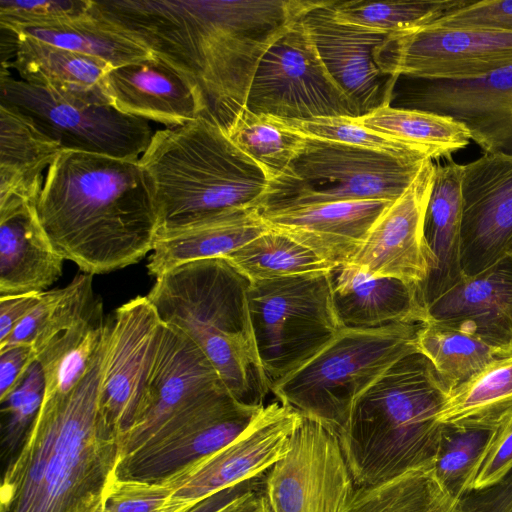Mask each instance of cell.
<instances>
[{"instance_id":"cell-1","label":"cell","mask_w":512,"mask_h":512,"mask_svg":"<svg viewBox=\"0 0 512 512\" xmlns=\"http://www.w3.org/2000/svg\"><path fill=\"white\" fill-rule=\"evenodd\" d=\"M311 0H104L90 12L176 70L202 115L225 131L245 108L258 63Z\"/></svg>"},{"instance_id":"cell-2","label":"cell","mask_w":512,"mask_h":512,"mask_svg":"<svg viewBox=\"0 0 512 512\" xmlns=\"http://www.w3.org/2000/svg\"><path fill=\"white\" fill-rule=\"evenodd\" d=\"M36 208L56 250L91 275L137 263L158 232L139 160L62 150L46 172Z\"/></svg>"},{"instance_id":"cell-3","label":"cell","mask_w":512,"mask_h":512,"mask_svg":"<svg viewBox=\"0 0 512 512\" xmlns=\"http://www.w3.org/2000/svg\"><path fill=\"white\" fill-rule=\"evenodd\" d=\"M102 347L71 390L44 395L3 475L0 512H94L105 502L121 435L99 409Z\"/></svg>"},{"instance_id":"cell-4","label":"cell","mask_w":512,"mask_h":512,"mask_svg":"<svg viewBox=\"0 0 512 512\" xmlns=\"http://www.w3.org/2000/svg\"><path fill=\"white\" fill-rule=\"evenodd\" d=\"M449 389L419 351L394 363L355 402L339 436L356 486L432 470Z\"/></svg>"},{"instance_id":"cell-5","label":"cell","mask_w":512,"mask_h":512,"mask_svg":"<svg viewBox=\"0 0 512 512\" xmlns=\"http://www.w3.org/2000/svg\"><path fill=\"white\" fill-rule=\"evenodd\" d=\"M250 283L225 258L216 257L163 273L146 297L164 324L201 349L236 400L263 405L271 387L250 319Z\"/></svg>"},{"instance_id":"cell-6","label":"cell","mask_w":512,"mask_h":512,"mask_svg":"<svg viewBox=\"0 0 512 512\" xmlns=\"http://www.w3.org/2000/svg\"><path fill=\"white\" fill-rule=\"evenodd\" d=\"M139 164L153 194L158 230L259 207L269 187L260 166L203 116L156 131Z\"/></svg>"},{"instance_id":"cell-7","label":"cell","mask_w":512,"mask_h":512,"mask_svg":"<svg viewBox=\"0 0 512 512\" xmlns=\"http://www.w3.org/2000/svg\"><path fill=\"white\" fill-rule=\"evenodd\" d=\"M420 325L343 329L271 391L279 402L322 423L339 437L356 400L399 359L418 351Z\"/></svg>"},{"instance_id":"cell-8","label":"cell","mask_w":512,"mask_h":512,"mask_svg":"<svg viewBox=\"0 0 512 512\" xmlns=\"http://www.w3.org/2000/svg\"><path fill=\"white\" fill-rule=\"evenodd\" d=\"M330 271L250 283V319L271 388L314 358L344 329L334 308Z\"/></svg>"},{"instance_id":"cell-9","label":"cell","mask_w":512,"mask_h":512,"mask_svg":"<svg viewBox=\"0 0 512 512\" xmlns=\"http://www.w3.org/2000/svg\"><path fill=\"white\" fill-rule=\"evenodd\" d=\"M427 160L308 137L304 151L269 183L259 209L333 201L394 202Z\"/></svg>"},{"instance_id":"cell-10","label":"cell","mask_w":512,"mask_h":512,"mask_svg":"<svg viewBox=\"0 0 512 512\" xmlns=\"http://www.w3.org/2000/svg\"><path fill=\"white\" fill-rule=\"evenodd\" d=\"M263 408L239 402L230 393L201 402L119 458L113 480L165 485L234 441Z\"/></svg>"},{"instance_id":"cell-11","label":"cell","mask_w":512,"mask_h":512,"mask_svg":"<svg viewBox=\"0 0 512 512\" xmlns=\"http://www.w3.org/2000/svg\"><path fill=\"white\" fill-rule=\"evenodd\" d=\"M0 105L27 117L63 150L138 161L153 137L147 120L111 105L80 104L52 96L44 89L0 70Z\"/></svg>"},{"instance_id":"cell-12","label":"cell","mask_w":512,"mask_h":512,"mask_svg":"<svg viewBox=\"0 0 512 512\" xmlns=\"http://www.w3.org/2000/svg\"><path fill=\"white\" fill-rule=\"evenodd\" d=\"M303 17V16H302ZM302 17L266 50L254 73L245 108L281 119L358 114L325 69Z\"/></svg>"},{"instance_id":"cell-13","label":"cell","mask_w":512,"mask_h":512,"mask_svg":"<svg viewBox=\"0 0 512 512\" xmlns=\"http://www.w3.org/2000/svg\"><path fill=\"white\" fill-rule=\"evenodd\" d=\"M374 61L396 77L472 80L512 67V32L429 23L389 34Z\"/></svg>"},{"instance_id":"cell-14","label":"cell","mask_w":512,"mask_h":512,"mask_svg":"<svg viewBox=\"0 0 512 512\" xmlns=\"http://www.w3.org/2000/svg\"><path fill=\"white\" fill-rule=\"evenodd\" d=\"M164 323L146 296L106 319L99 382V409L121 438L143 414Z\"/></svg>"},{"instance_id":"cell-15","label":"cell","mask_w":512,"mask_h":512,"mask_svg":"<svg viewBox=\"0 0 512 512\" xmlns=\"http://www.w3.org/2000/svg\"><path fill=\"white\" fill-rule=\"evenodd\" d=\"M354 488L338 435L304 416L263 481L271 512H340Z\"/></svg>"},{"instance_id":"cell-16","label":"cell","mask_w":512,"mask_h":512,"mask_svg":"<svg viewBox=\"0 0 512 512\" xmlns=\"http://www.w3.org/2000/svg\"><path fill=\"white\" fill-rule=\"evenodd\" d=\"M389 106L451 118L484 153L512 156V67L464 81L397 76Z\"/></svg>"},{"instance_id":"cell-17","label":"cell","mask_w":512,"mask_h":512,"mask_svg":"<svg viewBox=\"0 0 512 512\" xmlns=\"http://www.w3.org/2000/svg\"><path fill=\"white\" fill-rule=\"evenodd\" d=\"M301 420L281 402L264 406L234 441L165 484L171 494L160 512H186L214 493L264 474L285 454Z\"/></svg>"},{"instance_id":"cell-18","label":"cell","mask_w":512,"mask_h":512,"mask_svg":"<svg viewBox=\"0 0 512 512\" xmlns=\"http://www.w3.org/2000/svg\"><path fill=\"white\" fill-rule=\"evenodd\" d=\"M460 265L463 278L512 250V156L484 153L463 165Z\"/></svg>"},{"instance_id":"cell-19","label":"cell","mask_w":512,"mask_h":512,"mask_svg":"<svg viewBox=\"0 0 512 512\" xmlns=\"http://www.w3.org/2000/svg\"><path fill=\"white\" fill-rule=\"evenodd\" d=\"M333 1L320 0L302 20L329 76L362 117L390 103L396 76L374 61L389 34L339 21Z\"/></svg>"},{"instance_id":"cell-20","label":"cell","mask_w":512,"mask_h":512,"mask_svg":"<svg viewBox=\"0 0 512 512\" xmlns=\"http://www.w3.org/2000/svg\"><path fill=\"white\" fill-rule=\"evenodd\" d=\"M230 393L217 371L187 336L163 325L147 406L121 438L120 458L135 451L183 411Z\"/></svg>"},{"instance_id":"cell-21","label":"cell","mask_w":512,"mask_h":512,"mask_svg":"<svg viewBox=\"0 0 512 512\" xmlns=\"http://www.w3.org/2000/svg\"><path fill=\"white\" fill-rule=\"evenodd\" d=\"M434 171L435 162L427 160L407 190L375 222L350 264L420 289L430 270L423 226Z\"/></svg>"},{"instance_id":"cell-22","label":"cell","mask_w":512,"mask_h":512,"mask_svg":"<svg viewBox=\"0 0 512 512\" xmlns=\"http://www.w3.org/2000/svg\"><path fill=\"white\" fill-rule=\"evenodd\" d=\"M391 203L333 201L259 210L271 230L288 236L336 267L352 262Z\"/></svg>"},{"instance_id":"cell-23","label":"cell","mask_w":512,"mask_h":512,"mask_svg":"<svg viewBox=\"0 0 512 512\" xmlns=\"http://www.w3.org/2000/svg\"><path fill=\"white\" fill-rule=\"evenodd\" d=\"M469 333L504 356L512 354V253L463 278L427 308V321Z\"/></svg>"},{"instance_id":"cell-24","label":"cell","mask_w":512,"mask_h":512,"mask_svg":"<svg viewBox=\"0 0 512 512\" xmlns=\"http://www.w3.org/2000/svg\"><path fill=\"white\" fill-rule=\"evenodd\" d=\"M116 110L165 126H182L202 115L191 85L172 67L151 57L112 67L103 79Z\"/></svg>"},{"instance_id":"cell-25","label":"cell","mask_w":512,"mask_h":512,"mask_svg":"<svg viewBox=\"0 0 512 512\" xmlns=\"http://www.w3.org/2000/svg\"><path fill=\"white\" fill-rule=\"evenodd\" d=\"M64 260L39 219L36 203L0 205V296L45 291L62 275Z\"/></svg>"},{"instance_id":"cell-26","label":"cell","mask_w":512,"mask_h":512,"mask_svg":"<svg viewBox=\"0 0 512 512\" xmlns=\"http://www.w3.org/2000/svg\"><path fill=\"white\" fill-rule=\"evenodd\" d=\"M330 274L334 308L344 329L427 321V311L415 285L374 276L353 264L336 266Z\"/></svg>"},{"instance_id":"cell-27","label":"cell","mask_w":512,"mask_h":512,"mask_svg":"<svg viewBox=\"0 0 512 512\" xmlns=\"http://www.w3.org/2000/svg\"><path fill=\"white\" fill-rule=\"evenodd\" d=\"M259 207H238L157 232L147 263L155 278L184 263L225 255L269 231Z\"/></svg>"},{"instance_id":"cell-28","label":"cell","mask_w":512,"mask_h":512,"mask_svg":"<svg viewBox=\"0 0 512 512\" xmlns=\"http://www.w3.org/2000/svg\"><path fill=\"white\" fill-rule=\"evenodd\" d=\"M462 174L463 165L451 158L444 164L435 163L423 226L430 270L419 289L426 311L463 279L460 265Z\"/></svg>"},{"instance_id":"cell-29","label":"cell","mask_w":512,"mask_h":512,"mask_svg":"<svg viewBox=\"0 0 512 512\" xmlns=\"http://www.w3.org/2000/svg\"><path fill=\"white\" fill-rule=\"evenodd\" d=\"M18 35L15 57L2 67L15 69L21 80L59 99L110 105L103 79L113 67L94 57L63 49L35 38Z\"/></svg>"},{"instance_id":"cell-30","label":"cell","mask_w":512,"mask_h":512,"mask_svg":"<svg viewBox=\"0 0 512 512\" xmlns=\"http://www.w3.org/2000/svg\"><path fill=\"white\" fill-rule=\"evenodd\" d=\"M62 150L27 117L0 105V205L37 203L43 172Z\"/></svg>"},{"instance_id":"cell-31","label":"cell","mask_w":512,"mask_h":512,"mask_svg":"<svg viewBox=\"0 0 512 512\" xmlns=\"http://www.w3.org/2000/svg\"><path fill=\"white\" fill-rule=\"evenodd\" d=\"M356 121L433 161L451 158L453 153L468 146L471 140L468 130L451 118L389 105L358 117Z\"/></svg>"},{"instance_id":"cell-32","label":"cell","mask_w":512,"mask_h":512,"mask_svg":"<svg viewBox=\"0 0 512 512\" xmlns=\"http://www.w3.org/2000/svg\"><path fill=\"white\" fill-rule=\"evenodd\" d=\"M106 319L102 302L84 319L57 333L35 351L45 379V396L71 390L100 348Z\"/></svg>"},{"instance_id":"cell-33","label":"cell","mask_w":512,"mask_h":512,"mask_svg":"<svg viewBox=\"0 0 512 512\" xmlns=\"http://www.w3.org/2000/svg\"><path fill=\"white\" fill-rule=\"evenodd\" d=\"M506 420H460L442 423L432 471L451 498L457 501L471 489L476 472L496 432Z\"/></svg>"},{"instance_id":"cell-34","label":"cell","mask_w":512,"mask_h":512,"mask_svg":"<svg viewBox=\"0 0 512 512\" xmlns=\"http://www.w3.org/2000/svg\"><path fill=\"white\" fill-rule=\"evenodd\" d=\"M340 512H457V501L444 491L432 470H418L356 486Z\"/></svg>"},{"instance_id":"cell-35","label":"cell","mask_w":512,"mask_h":512,"mask_svg":"<svg viewBox=\"0 0 512 512\" xmlns=\"http://www.w3.org/2000/svg\"><path fill=\"white\" fill-rule=\"evenodd\" d=\"M417 347L430 360L450 394L505 357L469 333L430 320L419 327Z\"/></svg>"},{"instance_id":"cell-36","label":"cell","mask_w":512,"mask_h":512,"mask_svg":"<svg viewBox=\"0 0 512 512\" xmlns=\"http://www.w3.org/2000/svg\"><path fill=\"white\" fill-rule=\"evenodd\" d=\"M100 302L93 293L92 275L78 274L65 287L44 291L37 305L0 344V349L28 344L36 350L87 317Z\"/></svg>"},{"instance_id":"cell-37","label":"cell","mask_w":512,"mask_h":512,"mask_svg":"<svg viewBox=\"0 0 512 512\" xmlns=\"http://www.w3.org/2000/svg\"><path fill=\"white\" fill-rule=\"evenodd\" d=\"M264 171L269 183L281 177L304 151L308 137L278 118L243 108L224 131Z\"/></svg>"},{"instance_id":"cell-38","label":"cell","mask_w":512,"mask_h":512,"mask_svg":"<svg viewBox=\"0 0 512 512\" xmlns=\"http://www.w3.org/2000/svg\"><path fill=\"white\" fill-rule=\"evenodd\" d=\"M223 258L251 282L327 271L335 267L305 246L271 229Z\"/></svg>"},{"instance_id":"cell-39","label":"cell","mask_w":512,"mask_h":512,"mask_svg":"<svg viewBox=\"0 0 512 512\" xmlns=\"http://www.w3.org/2000/svg\"><path fill=\"white\" fill-rule=\"evenodd\" d=\"M16 34L101 59L113 67L153 57L146 48L109 27L91 12L86 18L67 25L30 28Z\"/></svg>"},{"instance_id":"cell-40","label":"cell","mask_w":512,"mask_h":512,"mask_svg":"<svg viewBox=\"0 0 512 512\" xmlns=\"http://www.w3.org/2000/svg\"><path fill=\"white\" fill-rule=\"evenodd\" d=\"M512 416V354L487 366L452 392L440 421H504Z\"/></svg>"},{"instance_id":"cell-41","label":"cell","mask_w":512,"mask_h":512,"mask_svg":"<svg viewBox=\"0 0 512 512\" xmlns=\"http://www.w3.org/2000/svg\"><path fill=\"white\" fill-rule=\"evenodd\" d=\"M471 0L336 1L335 17L344 23L388 34L429 24Z\"/></svg>"},{"instance_id":"cell-42","label":"cell","mask_w":512,"mask_h":512,"mask_svg":"<svg viewBox=\"0 0 512 512\" xmlns=\"http://www.w3.org/2000/svg\"><path fill=\"white\" fill-rule=\"evenodd\" d=\"M45 395V379L40 364L34 362L15 389L1 404V451L13 458L32 428Z\"/></svg>"},{"instance_id":"cell-43","label":"cell","mask_w":512,"mask_h":512,"mask_svg":"<svg viewBox=\"0 0 512 512\" xmlns=\"http://www.w3.org/2000/svg\"><path fill=\"white\" fill-rule=\"evenodd\" d=\"M306 137L375 150L403 158L428 159L411 147L361 125L352 117H317L306 120L278 118Z\"/></svg>"},{"instance_id":"cell-44","label":"cell","mask_w":512,"mask_h":512,"mask_svg":"<svg viewBox=\"0 0 512 512\" xmlns=\"http://www.w3.org/2000/svg\"><path fill=\"white\" fill-rule=\"evenodd\" d=\"M92 0H0V28L15 33L52 28L86 18Z\"/></svg>"},{"instance_id":"cell-45","label":"cell","mask_w":512,"mask_h":512,"mask_svg":"<svg viewBox=\"0 0 512 512\" xmlns=\"http://www.w3.org/2000/svg\"><path fill=\"white\" fill-rule=\"evenodd\" d=\"M431 23L448 27L485 28L512 32V0L470 1Z\"/></svg>"},{"instance_id":"cell-46","label":"cell","mask_w":512,"mask_h":512,"mask_svg":"<svg viewBox=\"0 0 512 512\" xmlns=\"http://www.w3.org/2000/svg\"><path fill=\"white\" fill-rule=\"evenodd\" d=\"M170 494L167 485L112 480L105 509L107 512H160Z\"/></svg>"},{"instance_id":"cell-47","label":"cell","mask_w":512,"mask_h":512,"mask_svg":"<svg viewBox=\"0 0 512 512\" xmlns=\"http://www.w3.org/2000/svg\"><path fill=\"white\" fill-rule=\"evenodd\" d=\"M512 469V417L496 432L472 483L474 489L489 486Z\"/></svg>"},{"instance_id":"cell-48","label":"cell","mask_w":512,"mask_h":512,"mask_svg":"<svg viewBox=\"0 0 512 512\" xmlns=\"http://www.w3.org/2000/svg\"><path fill=\"white\" fill-rule=\"evenodd\" d=\"M457 512H512V469L489 486L467 490L457 500Z\"/></svg>"},{"instance_id":"cell-49","label":"cell","mask_w":512,"mask_h":512,"mask_svg":"<svg viewBox=\"0 0 512 512\" xmlns=\"http://www.w3.org/2000/svg\"><path fill=\"white\" fill-rule=\"evenodd\" d=\"M36 361L33 345L20 344L0 349V401L15 389Z\"/></svg>"},{"instance_id":"cell-50","label":"cell","mask_w":512,"mask_h":512,"mask_svg":"<svg viewBox=\"0 0 512 512\" xmlns=\"http://www.w3.org/2000/svg\"><path fill=\"white\" fill-rule=\"evenodd\" d=\"M43 292L0 296V344L10 336L15 327L37 305Z\"/></svg>"},{"instance_id":"cell-51","label":"cell","mask_w":512,"mask_h":512,"mask_svg":"<svg viewBox=\"0 0 512 512\" xmlns=\"http://www.w3.org/2000/svg\"><path fill=\"white\" fill-rule=\"evenodd\" d=\"M264 474L214 493L193 505L186 512H217L256 485Z\"/></svg>"},{"instance_id":"cell-52","label":"cell","mask_w":512,"mask_h":512,"mask_svg":"<svg viewBox=\"0 0 512 512\" xmlns=\"http://www.w3.org/2000/svg\"><path fill=\"white\" fill-rule=\"evenodd\" d=\"M263 480L264 476L256 485L217 512H254L263 499Z\"/></svg>"},{"instance_id":"cell-53","label":"cell","mask_w":512,"mask_h":512,"mask_svg":"<svg viewBox=\"0 0 512 512\" xmlns=\"http://www.w3.org/2000/svg\"><path fill=\"white\" fill-rule=\"evenodd\" d=\"M254 512H271L264 495L261 504Z\"/></svg>"},{"instance_id":"cell-54","label":"cell","mask_w":512,"mask_h":512,"mask_svg":"<svg viewBox=\"0 0 512 512\" xmlns=\"http://www.w3.org/2000/svg\"><path fill=\"white\" fill-rule=\"evenodd\" d=\"M94 512H107L105 509V503H103L98 509H96Z\"/></svg>"},{"instance_id":"cell-55","label":"cell","mask_w":512,"mask_h":512,"mask_svg":"<svg viewBox=\"0 0 512 512\" xmlns=\"http://www.w3.org/2000/svg\"><path fill=\"white\" fill-rule=\"evenodd\" d=\"M510 253H512V250H511V252H510Z\"/></svg>"}]
</instances>
